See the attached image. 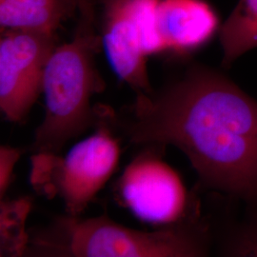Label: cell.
<instances>
[{
	"instance_id": "12",
	"label": "cell",
	"mask_w": 257,
	"mask_h": 257,
	"mask_svg": "<svg viewBox=\"0 0 257 257\" xmlns=\"http://www.w3.org/2000/svg\"><path fill=\"white\" fill-rule=\"evenodd\" d=\"M245 219L230 227L221 239L219 252L224 256L257 257V203Z\"/></svg>"
},
{
	"instance_id": "5",
	"label": "cell",
	"mask_w": 257,
	"mask_h": 257,
	"mask_svg": "<svg viewBox=\"0 0 257 257\" xmlns=\"http://www.w3.org/2000/svg\"><path fill=\"white\" fill-rule=\"evenodd\" d=\"M161 0H101L102 45L114 73L137 93L153 92L147 57L166 52L157 13Z\"/></svg>"
},
{
	"instance_id": "13",
	"label": "cell",
	"mask_w": 257,
	"mask_h": 257,
	"mask_svg": "<svg viewBox=\"0 0 257 257\" xmlns=\"http://www.w3.org/2000/svg\"><path fill=\"white\" fill-rule=\"evenodd\" d=\"M23 152L19 148L0 147V199L5 197L12 183L14 170Z\"/></svg>"
},
{
	"instance_id": "11",
	"label": "cell",
	"mask_w": 257,
	"mask_h": 257,
	"mask_svg": "<svg viewBox=\"0 0 257 257\" xmlns=\"http://www.w3.org/2000/svg\"><path fill=\"white\" fill-rule=\"evenodd\" d=\"M32 199L28 196L0 201V256L20 257L27 253L30 234L26 230Z\"/></svg>"
},
{
	"instance_id": "14",
	"label": "cell",
	"mask_w": 257,
	"mask_h": 257,
	"mask_svg": "<svg viewBox=\"0 0 257 257\" xmlns=\"http://www.w3.org/2000/svg\"><path fill=\"white\" fill-rule=\"evenodd\" d=\"M97 0H80V5L78 10L83 9L85 7H89V6H93L95 7V3Z\"/></svg>"
},
{
	"instance_id": "2",
	"label": "cell",
	"mask_w": 257,
	"mask_h": 257,
	"mask_svg": "<svg viewBox=\"0 0 257 257\" xmlns=\"http://www.w3.org/2000/svg\"><path fill=\"white\" fill-rule=\"evenodd\" d=\"M213 235L192 200L182 219L160 230L131 229L106 215L57 216L30 235L27 253L48 257H202L210 253ZM26 253V254H27Z\"/></svg>"
},
{
	"instance_id": "10",
	"label": "cell",
	"mask_w": 257,
	"mask_h": 257,
	"mask_svg": "<svg viewBox=\"0 0 257 257\" xmlns=\"http://www.w3.org/2000/svg\"><path fill=\"white\" fill-rule=\"evenodd\" d=\"M222 64L230 66L257 48V0H239L220 28Z\"/></svg>"
},
{
	"instance_id": "1",
	"label": "cell",
	"mask_w": 257,
	"mask_h": 257,
	"mask_svg": "<svg viewBox=\"0 0 257 257\" xmlns=\"http://www.w3.org/2000/svg\"><path fill=\"white\" fill-rule=\"evenodd\" d=\"M100 123L130 144L177 148L201 186L257 203V100L219 72L193 66L118 111L103 105Z\"/></svg>"
},
{
	"instance_id": "4",
	"label": "cell",
	"mask_w": 257,
	"mask_h": 257,
	"mask_svg": "<svg viewBox=\"0 0 257 257\" xmlns=\"http://www.w3.org/2000/svg\"><path fill=\"white\" fill-rule=\"evenodd\" d=\"M121 156L118 136L105 124L64 156L37 153L31 157L30 182L39 195L58 197L66 214L80 216L115 172Z\"/></svg>"
},
{
	"instance_id": "3",
	"label": "cell",
	"mask_w": 257,
	"mask_h": 257,
	"mask_svg": "<svg viewBox=\"0 0 257 257\" xmlns=\"http://www.w3.org/2000/svg\"><path fill=\"white\" fill-rule=\"evenodd\" d=\"M78 12L73 38L55 47L47 62L42 84L45 115L30 148L34 154H60L72 139L99 123V104L92 106L91 101L105 88L95 63L101 36L94 28L95 8Z\"/></svg>"
},
{
	"instance_id": "9",
	"label": "cell",
	"mask_w": 257,
	"mask_h": 257,
	"mask_svg": "<svg viewBox=\"0 0 257 257\" xmlns=\"http://www.w3.org/2000/svg\"><path fill=\"white\" fill-rule=\"evenodd\" d=\"M79 0H0L3 31L56 35L62 23L79 8Z\"/></svg>"
},
{
	"instance_id": "6",
	"label": "cell",
	"mask_w": 257,
	"mask_h": 257,
	"mask_svg": "<svg viewBox=\"0 0 257 257\" xmlns=\"http://www.w3.org/2000/svg\"><path fill=\"white\" fill-rule=\"evenodd\" d=\"M0 39V109L11 122L26 119L42 92L56 35L3 31Z\"/></svg>"
},
{
	"instance_id": "8",
	"label": "cell",
	"mask_w": 257,
	"mask_h": 257,
	"mask_svg": "<svg viewBox=\"0 0 257 257\" xmlns=\"http://www.w3.org/2000/svg\"><path fill=\"white\" fill-rule=\"evenodd\" d=\"M157 20L166 52L177 55L204 46L219 26L215 12L204 0H161Z\"/></svg>"
},
{
	"instance_id": "15",
	"label": "cell",
	"mask_w": 257,
	"mask_h": 257,
	"mask_svg": "<svg viewBox=\"0 0 257 257\" xmlns=\"http://www.w3.org/2000/svg\"><path fill=\"white\" fill-rule=\"evenodd\" d=\"M79 2H80V0H79Z\"/></svg>"
},
{
	"instance_id": "7",
	"label": "cell",
	"mask_w": 257,
	"mask_h": 257,
	"mask_svg": "<svg viewBox=\"0 0 257 257\" xmlns=\"http://www.w3.org/2000/svg\"><path fill=\"white\" fill-rule=\"evenodd\" d=\"M117 193L123 206L136 217L156 225L182 219L192 203L181 177L156 152L149 150L125 168Z\"/></svg>"
}]
</instances>
